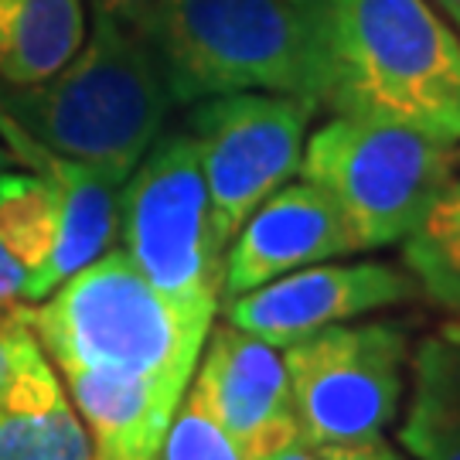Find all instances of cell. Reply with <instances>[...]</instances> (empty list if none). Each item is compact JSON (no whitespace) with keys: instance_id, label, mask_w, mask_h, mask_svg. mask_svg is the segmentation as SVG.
Instances as JSON below:
<instances>
[{"instance_id":"cell-1","label":"cell","mask_w":460,"mask_h":460,"mask_svg":"<svg viewBox=\"0 0 460 460\" xmlns=\"http://www.w3.org/2000/svg\"><path fill=\"white\" fill-rule=\"evenodd\" d=\"M317 110L460 144V31L429 0H290Z\"/></svg>"},{"instance_id":"cell-2","label":"cell","mask_w":460,"mask_h":460,"mask_svg":"<svg viewBox=\"0 0 460 460\" xmlns=\"http://www.w3.org/2000/svg\"><path fill=\"white\" fill-rule=\"evenodd\" d=\"M174 99L150 45L93 7L72 62L34 85L0 83V123L66 161L127 181L164 130Z\"/></svg>"},{"instance_id":"cell-3","label":"cell","mask_w":460,"mask_h":460,"mask_svg":"<svg viewBox=\"0 0 460 460\" xmlns=\"http://www.w3.org/2000/svg\"><path fill=\"white\" fill-rule=\"evenodd\" d=\"M58 376L147 382L184 395L212 324L178 311L123 249H110L62 279L45 300L21 307Z\"/></svg>"},{"instance_id":"cell-4","label":"cell","mask_w":460,"mask_h":460,"mask_svg":"<svg viewBox=\"0 0 460 460\" xmlns=\"http://www.w3.org/2000/svg\"><path fill=\"white\" fill-rule=\"evenodd\" d=\"M140 38L174 106L226 93H287L314 102L290 0H161Z\"/></svg>"},{"instance_id":"cell-5","label":"cell","mask_w":460,"mask_h":460,"mask_svg":"<svg viewBox=\"0 0 460 460\" xmlns=\"http://www.w3.org/2000/svg\"><path fill=\"white\" fill-rule=\"evenodd\" d=\"M460 167L457 144L429 133L331 116L307 137L300 178L341 212L358 252L402 246Z\"/></svg>"},{"instance_id":"cell-6","label":"cell","mask_w":460,"mask_h":460,"mask_svg":"<svg viewBox=\"0 0 460 460\" xmlns=\"http://www.w3.org/2000/svg\"><path fill=\"white\" fill-rule=\"evenodd\" d=\"M119 246L161 294L215 324L222 304V260L208 181L188 127L157 137L119 188Z\"/></svg>"},{"instance_id":"cell-7","label":"cell","mask_w":460,"mask_h":460,"mask_svg":"<svg viewBox=\"0 0 460 460\" xmlns=\"http://www.w3.org/2000/svg\"><path fill=\"white\" fill-rule=\"evenodd\" d=\"M410 358L402 321H348L287 345L296 437L314 447L378 440L402 410Z\"/></svg>"},{"instance_id":"cell-8","label":"cell","mask_w":460,"mask_h":460,"mask_svg":"<svg viewBox=\"0 0 460 460\" xmlns=\"http://www.w3.org/2000/svg\"><path fill=\"white\" fill-rule=\"evenodd\" d=\"M314 113L317 102L287 93H226L191 102L188 133L226 249L249 215L300 174Z\"/></svg>"},{"instance_id":"cell-9","label":"cell","mask_w":460,"mask_h":460,"mask_svg":"<svg viewBox=\"0 0 460 460\" xmlns=\"http://www.w3.org/2000/svg\"><path fill=\"white\" fill-rule=\"evenodd\" d=\"M420 283L406 266L376 263H314L270 279L256 290L226 300L218 311L235 328L287 348L331 324H348L365 314L416 300Z\"/></svg>"},{"instance_id":"cell-10","label":"cell","mask_w":460,"mask_h":460,"mask_svg":"<svg viewBox=\"0 0 460 460\" xmlns=\"http://www.w3.org/2000/svg\"><path fill=\"white\" fill-rule=\"evenodd\" d=\"M188 395L229 433L246 460L300 440L283 348L229 321L208 331Z\"/></svg>"},{"instance_id":"cell-11","label":"cell","mask_w":460,"mask_h":460,"mask_svg":"<svg viewBox=\"0 0 460 460\" xmlns=\"http://www.w3.org/2000/svg\"><path fill=\"white\" fill-rule=\"evenodd\" d=\"M351 252L358 246L334 201L304 178L287 181L232 235L222 260V304L283 273Z\"/></svg>"},{"instance_id":"cell-12","label":"cell","mask_w":460,"mask_h":460,"mask_svg":"<svg viewBox=\"0 0 460 460\" xmlns=\"http://www.w3.org/2000/svg\"><path fill=\"white\" fill-rule=\"evenodd\" d=\"M0 460H96L89 429L45 351L0 393Z\"/></svg>"},{"instance_id":"cell-13","label":"cell","mask_w":460,"mask_h":460,"mask_svg":"<svg viewBox=\"0 0 460 460\" xmlns=\"http://www.w3.org/2000/svg\"><path fill=\"white\" fill-rule=\"evenodd\" d=\"M399 444L416 460H460V321L412 351Z\"/></svg>"},{"instance_id":"cell-14","label":"cell","mask_w":460,"mask_h":460,"mask_svg":"<svg viewBox=\"0 0 460 460\" xmlns=\"http://www.w3.org/2000/svg\"><path fill=\"white\" fill-rule=\"evenodd\" d=\"M85 34V0H0V83H45L72 62Z\"/></svg>"},{"instance_id":"cell-15","label":"cell","mask_w":460,"mask_h":460,"mask_svg":"<svg viewBox=\"0 0 460 460\" xmlns=\"http://www.w3.org/2000/svg\"><path fill=\"white\" fill-rule=\"evenodd\" d=\"M62 232V191L38 171H0V246L31 277L28 304L45 296V273Z\"/></svg>"},{"instance_id":"cell-16","label":"cell","mask_w":460,"mask_h":460,"mask_svg":"<svg viewBox=\"0 0 460 460\" xmlns=\"http://www.w3.org/2000/svg\"><path fill=\"white\" fill-rule=\"evenodd\" d=\"M402 266L420 283V294L460 321V174L410 239H402Z\"/></svg>"},{"instance_id":"cell-17","label":"cell","mask_w":460,"mask_h":460,"mask_svg":"<svg viewBox=\"0 0 460 460\" xmlns=\"http://www.w3.org/2000/svg\"><path fill=\"white\" fill-rule=\"evenodd\" d=\"M157 460H246L232 444L229 433L215 423L208 412L184 393L181 406L167 427L164 447Z\"/></svg>"},{"instance_id":"cell-18","label":"cell","mask_w":460,"mask_h":460,"mask_svg":"<svg viewBox=\"0 0 460 460\" xmlns=\"http://www.w3.org/2000/svg\"><path fill=\"white\" fill-rule=\"evenodd\" d=\"M38 351H41L38 338L21 321V314L14 307V311L0 321V393L24 372V365L31 362Z\"/></svg>"},{"instance_id":"cell-19","label":"cell","mask_w":460,"mask_h":460,"mask_svg":"<svg viewBox=\"0 0 460 460\" xmlns=\"http://www.w3.org/2000/svg\"><path fill=\"white\" fill-rule=\"evenodd\" d=\"M28 294H31V277H28V270L17 263L7 249L0 246V307L28 304Z\"/></svg>"},{"instance_id":"cell-20","label":"cell","mask_w":460,"mask_h":460,"mask_svg":"<svg viewBox=\"0 0 460 460\" xmlns=\"http://www.w3.org/2000/svg\"><path fill=\"white\" fill-rule=\"evenodd\" d=\"M96 11H106L110 17H116L119 24H127L130 31L144 34V28L150 24L154 11L161 7V0H93Z\"/></svg>"},{"instance_id":"cell-21","label":"cell","mask_w":460,"mask_h":460,"mask_svg":"<svg viewBox=\"0 0 460 460\" xmlns=\"http://www.w3.org/2000/svg\"><path fill=\"white\" fill-rule=\"evenodd\" d=\"M331 450L334 460H410L402 450H395L385 437L378 440H368V444H351V447H324Z\"/></svg>"},{"instance_id":"cell-22","label":"cell","mask_w":460,"mask_h":460,"mask_svg":"<svg viewBox=\"0 0 460 460\" xmlns=\"http://www.w3.org/2000/svg\"><path fill=\"white\" fill-rule=\"evenodd\" d=\"M249 460H334V457H331V450H324V447L294 440V444H283L277 450H270V454H260V457H249Z\"/></svg>"},{"instance_id":"cell-23","label":"cell","mask_w":460,"mask_h":460,"mask_svg":"<svg viewBox=\"0 0 460 460\" xmlns=\"http://www.w3.org/2000/svg\"><path fill=\"white\" fill-rule=\"evenodd\" d=\"M429 4H433V7H437V11H440V14L460 31V0H429Z\"/></svg>"},{"instance_id":"cell-24","label":"cell","mask_w":460,"mask_h":460,"mask_svg":"<svg viewBox=\"0 0 460 460\" xmlns=\"http://www.w3.org/2000/svg\"><path fill=\"white\" fill-rule=\"evenodd\" d=\"M14 157H11V150H4L0 147V171H7V164H11Z\"/></svg>"},{"instance_id":"cell-25","label":"cell","mask_w":460,"mask_h":460,"mask_svg":"<svg viewBox=\"0 0 460 460\" xmlns=\"http://www.w3.org/2000/svg\"><path fill=\"white\" fill-rule=\"evenodd\" d=\"M457 157H460V144H457Z\"/></svg>"}]
</instances>
